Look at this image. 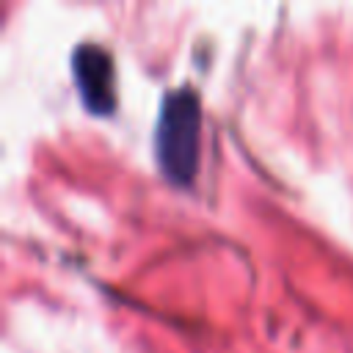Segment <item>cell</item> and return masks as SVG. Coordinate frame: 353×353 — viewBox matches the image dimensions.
<instances>
[{
    "mask_svg": "<svg viewBox=\"0 0 353 353\" xmlns=\"http://www.w3.org/2000/svg\"><path fill=\"white\" fill-rule=\"evenodd\" d=\"M199 127L201 110L190 88L171 91L160 105L154 130V154L163 174L174 185H188L199 163Z\"/></svg>",
    "mask_w": 353,
    "mask_h": 353,
    "instance_id": "6da1fadb",
    "label": "cell"
},
{
    "mask_svg": "<svg viewBox=\"0 0 353 353\" xmlns=\"http://www.w3.org/2000/svg\"><path fill=\"white\" fill-rule=\"evenodd\" d=\"M74 83L83 105L102 116L116 108V69L113 58L99 44H80L72 55Z\"/></svg>",
    "mask_w": 353,
    "mask_h": 353,
    "instance_id": "7a4b0ae2",
    "label": "cell"
}]
</instances>
